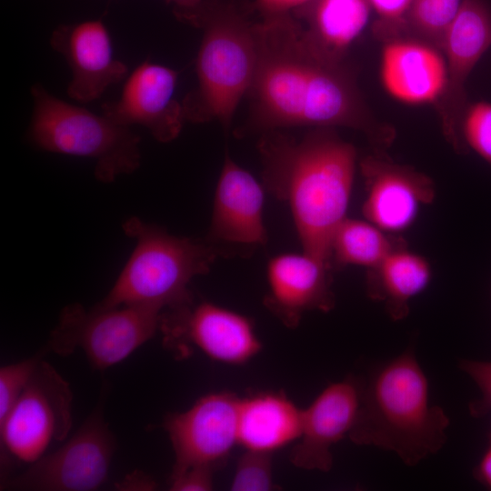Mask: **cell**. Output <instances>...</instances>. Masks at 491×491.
Instances as JSON below:
<instances>
[{
  "instance_id": "obj_5",
  "label": "cell",
  "mask_w": 491,
  "mask_h": 491,
  "mask_svg": "<svg viewBox=\"0 0 491 491\" xmlns=\"http://www.w3.org/2000/svg\"><path fill=\"white\" fill-rule=\"evenodd\" d=\"M122 227L135 246L110 291L94 307L147 304L165 310L193 303L191 281L208 273L221 251L206 240L173 235L137 216Z\"/></svg>"
},
{
  "instance_id": "obj_4",
  "label": "cell",
  "mask_w": 491,
  "mask_h": 491,
  "mask_svg": "<svg viewBox=\"0 0 491 491\" xmlns=\"http://www.w3.org/2000/svg\"><path fill=\"white\" fill-rule=\"evenodd\" d=\"M174 12L203 31L196 59L198 84L182 103L185 120H215L228 130L255 76L256 23L235 4L219 0H204L195 8Z\"/></svg>"
},
{
  "instance_id": "obj_15",
  "label": "cell",
  "mask_w": 491,
  "mask_h": 491,
  "mask_svg": "<svg viewBox=\"0 0 491 491\" xmlns=\"http://www.w3.org/2000/svg\"><path fill=\"white\" fill-rule=\"evenodd\" d=\"M52 48L66 60L72 73L66 93L79 103L99 98L127 74L114 55L111 38L101 20L61 25L52 33Z\"/></svg>"
},
{
  "instance_id": "obj_13",
  "label": "cell",
  "mask_w": 491,
  "mask_h": 491,
  "mask_svg": "<svg viewBox=\"0 0 491 491\" xmlns=\"http://www.w3.org/2000/svg\"><path fill=\"white\" fill-rule=\"evenodd\" d=\"M360 168L366 185L362 213L389 235L407 229L421 207L434 200L435 185L426 175L383 153L365 157Z\"/></svg>"
},
{
  "instance_id": "obj_8",
  "label": "cell",
  "mask_w": 491,
  "mask_h": 491,
  "mask_svg": "<svg viewBox=\"0 0 491 491\" xmlns=\"http://www.w3.org/2000/svg\"><path fill=\"white\" fill-rule=\"evenodd\" d=\"M73 393L58 371L41 360L0 426L1 465L8 458L32 464L72 427Z\"/></svg>"
},
{
  "instance_id": "obj_18",
  "label": "cell",
  "mask_w": 491,
  "mask_h": 491,
  "mask_svg": "<svg viewBox=\"0 0 491 491\" xmlns=\"http://www.w3.org/2000/svg\"><path fill=\"white\" fill-rule=\"evenodd\" d=\"M330 270L329 265L305 251L272 257L266 267L265 306L288 328L296 327L308 311L332 310Z\"/></svg>"
},
{
  "instance_id": "obj_21",
  "label": "cell",
  "mask_w": 491,
  "mask_h": 491,
  "mask_svg": "<svg viewBox=\"0 0 491 491\" xmlns=\"http://www.w3.org/2000/svg\"><path fill=\"white\" fill-rule=\"evenodd\" d=\"M303 409L282 392L265 391L240 398L238 445L245 450L273 454L298 440Z\"/></svg>"
},
{
  "instance_id": "obj_19",
  "label": "cell",
  "mask_w": 491,
  "mask_h": 491,
  "mask_svg": "<svg viewBox=\"0 0 491 491\" xmlns=\"http://www.w3.org/2000/svg\"><path fill=\"white\" fill-rule=\"evenodd\" d=\"M379 75L386 92L406 105H435L446 83L441 50L411 35L385 42Z\"/></svg>"
},
{
  "instance_id": "obj_10",
  "label": "cell",
  "mask_w": 491,
  "mask_h": 491,
  "mask_svg": "<svg viewBox=\"0 0 491 491\" xmlns=\"http://www.w3.org/2000/svg\"><path fill=\"white\" fill-rule=\"evenodd\" d=\"M159 330L172 350L193 346L230 366L249 362L262 349L251 318L211 302L164 310Z\"/></svg>"
},
{
  "instance_id": "obj_2",
  "label": "cell",
  "mask_w": 491,
  "mask_h": 491,
  "mask_svg": "<svg viewBox=\"0 0 491 491\" xmlns=\"http://www.w3.org/2000/svg\"><path fill=\"white\" fill-rule=\"evenodd\" d=\"M259 151L265 185L289 206L303 251L331 266V241L346 217L356 149L334 128L317 127L301 139L266 132Z\"/></svg>"
},
{
  "instance_id": "obj_17",
  "label": "cell",
  "mask_w": 491,
  "mask_h": 491,
  "mask_svg": "<svg viewBox=\"0 0 491 491\" xmlns=\"http://www.w3.org/2000/svg\"><path fill=\"white\" fill-rule=\"evenodd\" d=\"M360 392L361 383L347 377L327 386L303 409L301 435L290 454L295 466L330 471L331 448L352 429L359 409Z\"/></svg>"
},
{
  "instance_id": "obj_34",
  "label": "cell",
  "mask_w": 491,
  "mask_h": 491,
  "mask_svg": "<svg viewBox=\"0 0 491 491\" xmlns=\"http://www.w3.org/2000/svg\"><path fill=\"white\" fill-rule=\"evenodd\" d=\"M204 0H166L174 5V10H188L196 7Z\"/></svg>"
},
{
  "instance_id": "obj_6",
  "label": "cell",
  "mask_w": 491,
  "mask_h": 491,
  "mask_svg": "<svg viewBox=\"0 0 491 491\" xmlns=\"http://www.w3.org/2000/svg\"><path fill=\"white\" fill-rule=\"evenodd\" d=\"M31 95L28 137L36 147L93 159L95 176L103 183L138 169L141 139L130 127L61 100L40 84L32 86Z\"/></svg>"
},
{
  "instance_id": "obj_33",
  "label": "cell",
  "mask_w": 491,
  "mask_h": 491,
  "mask_svg": "<svg viewBox=\"0 0 491 491\" xmlns=\"http://www.w3.org/2000/svg\"><path fill=\"white\" fill-rule=\"evenodd\" d=\"M474 476L491 490V446L486 450L474 469Z\"/></svg>"
},
{
  "instance_id": "obj_20",
  "label": "cell",
  "mask_w": 491,
  "mask_h": 491,
  "mask_svg": "<svg viewBox=\"0 0 491 491\" xmlns=\"http://www.w3.org/2000/svg\"><path fill=\"white\" fill-rule=\"evenodd\" d=\"M371 10L368 0H312L295 10L293 15L319 55L343 62L366 27Z\"/></svg>"
},
{
  "instance_id": "obj_12",
  "label": "cell",
  "mask_w": 491,
  "mask_h": 491,
  "mask_svg": "<svg viewBox=\"0 0 491 491\" xmlns=\"http://www.w3.org/2000/svg\"><path fill=\"white\" fill-rule=\"evenodd\" d=\"M491 45V10L482 0H462L442 45L446 83L434 105L447 142L457 152L465 148L461 123L467 107L466 84L473 68Z\"/></svg>"
},
{
  "instance_id": "obj_30",
  "label": "cell",
  "mask_w": 491,
  "mask_h": 491,
  "mask_svg": "<svg viewBox=\"0 0 491 491\" xmlns=\"http://www.w3.org/2000/svg\"><path fill=\"white\" fill-rule=\"evenodd\" d=\"M214 470L200 466L171 473L169 489L172 491H208L214 487Z\"/></svg>"
},
{
  "instance_id": "obj_25",
  "label": "cell",
  "mask_w": 491,
  "mask_h": 491,
  "mask_svg": "<svg viewBox=\"0 0 491 491\" xmlns=\"http://www.w3.org/2000/svg\"><path fill=\"white\" fill-rule=\"evenodd\" d=\"M239 457L230 489L233 491H269L273 480L272 454L245 450Z\"/></svg>"
},
{
  "instance_id": "obj_23",
  "label": "cell",
  "mask_w": 491,
  "mask_h": 491,
  "mask_svg": "<svg viewBox=\"0 0 491 491\" xmlns=\"http://www.w3.org/2000/svg\"><path fill=\"white\" fill-rule=\"evenodd\" d=\"M399 244L367 220L346 217L331 241V266H357L374 269Z\"/></svg>"
},
{
  "instance_id": "obj_14",
  "label": "cell",
  "mask_w": 491,
  "mask_h": 491,
  "mask_svg": "<svg viewBox=\"0 0 491 491\" xmlns=\"http://www.w3.org/2000/svg\"><path fill=\"white\" fill-rule=\"evenodd\" d=\"M176 82V71L145 61L128 76L119 99L102 105V114L125 126L142 125L158 142H171L185 121L175 98Z\"/></svg>"
},
{
  "instance_id": "obj_22",
  "label": "cell",
  "mask_w": 491,
  "mask_h": 491,
  "mask_svg": "<svg viewBox=\"0 0 491 491\" xmlns=\"http://www.w3.org/2000/svg\"><path fill=\"white\" fill-rule=\"evenodd\" d=\"M431 277L426 258L398 246L378 266L368 270L367 293L385 304L393 320H401L409 312V302L428 286Z\"/></svg>"
},
{
  "instance_id": "obj_32",
  "label": "cell",
  "mask_w": 491,
  "mask_h": 491,
  "mask_svg": "<svg viewBox=\"0 0 491 491\" xmlns=\"http://www.w3.org/2000/svg\"><path fill=\"white\" fill-rule=\"evenodd\" d=\"M115 487L120 491H152L157 488V484L149 475L134 471L115 483Z\"/></svg>"
},
{
  "instance_id": "obj_24",
  "label": "cell",
  "mask_w": 491,
  "mask_h": 491,
  "mask_svg": "<svg viewBox=\"0 0 491 491\" xmlns=\"http://www.w3.org/2000/svg\"><path fill=\"white\" fill-rule=\"evenodd\" d=\"M461 4L462 0H412L406 16V35L441 50L445 35Z\"/></svg>"
},
{
  "instance_id": "obj_28",
  "label": "cell",
  "mask_w": 491,
  "mask_h": 491,
  "mask_svg": "<svg viewBox=\"0 0 491 491\" xmlns=\"http://www.w3.org/2000/svg\"><path fill=\"white\" fill-rule=\"evenodd\" d=\"M378 19L373 25L374 35L384 42L406 35V16L412 0H368Z\"/></svg>"
},
{
  "instance_id": "obj_26",
  "label": "cell",
  "mask_w": 491,
  "mask_h": 491,
  "mask_svg": "<svg viewBox=\"0 0 491 491\" xmlns=\"http://www.w3.org/2000/svg\"><path fill=\"white\" fill-rule=\"evenodd\" d=\"M465 145L491 165V104L476 102L467 105L461 123Z\"/></svg>"
},
{
  "instance_id": "obj_3",
  "label": "cell",
  "mask_w": 491,
  "mask_h": 491,
  "mask_svg": "<svg viewBox=\"0 0 491 491\" xmlns=\"http://www.w3.org/2000/svg\"><path fill=\"white\" fill-rule=\"evenodd\" d=\"M450 420L429 401V385L413 349L374 370L361 383L360 405L348 436L358 446L396 454L415 466L447 440Z\"/></svg>"
},
{
  "instance_id": "obj_9",
  "label": "cell",
  "mask_w": 491,
  "mask_h": 491,
  "mask_svg": "<svg viewBox=\"0 0 491 491\" xmlns=\"http://www.w3.org/2000/svg\"><path fill=\"white\" fill-rule=\"evenodd\" d=\"M105 393L97 407L78 430L57 450L29 465L1 487L24 491H93L107 479L116 441L103 409Z\"/></svg>"
},
{
  "instance_id": "obj_11",
  "label": "cell",
  "mask_w": 491,
  "mask_h": 491,
  "mask_svg": "<svg viewBox=\"0 0 491 491\" xmlns=\"http://www.w3.org/2000/svg\"><path fill=\"white\" fill-rule=\"evenodd\" d=\"M240 398L230 392H214L198 398L183 412L167 415L164 429L174 453L172 473L200 466H222L238 445Z\"/></svg>"
},
{
  "instance_id": "obj_1",
  "label": "cell",
  "mask_w": 491,
  "mask_h": 491,
  "mask_svg": "<svg viewBox=\"0 0 491 491\" xmlns=\"http://www.w3.org/2000/svg\"><path fill=\"white\" fill-rule=\"evenodd\" d=\"M256 32L249 128L341 126L363 133L379 152L391 145L395 129L375 116L354 70L319 55L292 14L261 18Z\"/></svg>"
},
{
  "instance_id": "obj_27",
  "label": "cell",
  "mask_w": 491,
  "mask_h": 491,
  "mask_svg": "<svg viewBox=\"0 0 491 491\" xmlns=\"http://www.w3.org/2000/svg\"><path fill=\"white\" fill-rule=\"evenodd\" d=\"M22 361L5 365L0 368V426L5 422L18 400L44 353Z\"/></svg>"
},
{
  "instance_id": "obj_16",
  "label": "cell",
  "mask_w": 491,
  "mask_h": 491,
  "mask_svg": "<svg viewBox=\"0 0 491 491\" xmlns=\"http://www.w3.org/2000/svg\"><path fill=\"white\" fill-rule=\"evenodd\" d=\"M263 211V186L253 175L225 155L205 240L219 250L220 246L240 249L264 246L267 233Z\"/></svg>"
},
{
  "instance_id": "obj_7",
  "label": "cell",
  "mask_w": 491,
  "mask_h": 491,
  "mask_svg": "<svg viewBox=\"0 0 491 491\" xmlns=\"http://www.w3.org/2000/svg\"><path fill=\"white\" fill-rule=\"evenodd\" d=\"M163 311L147 304L90 310L80 304L68 305L50 333L45 351L67 356L81 349L94 369H106L155 336Z\"/></svg>"
},
{
  "instance_id": "obj_31",
  "label": "cell",
  "mask_w": 491,
  "mask_h": 491,
  "mask_svg": "<svg viewBox=\"0 0 491 491\" xmlns=\"http://www.w3.org/2000/svg\"><path fill=\"white\" fill-rule=\"evenodd\" d=\"M312 0H256L253 9L262 18L273 17L292 14L295 10L304 6Z\"/></svg>"
},
{
  "instance_id": "obj_29",
  "label": "cell",
  "mask_w": 491,
  "mask_h": 491,
  "mask_svg": "<svg viewBox=\"0 0 491 491\" xmlns=\"http://www.w3.org/2000/svg\"><path fill=\"white\" fill-rule=\"evenodd\" d=\"M458 367L477 386L481 396L469 404L474 417H483L491 412V361L461 359Z\"/></svg>"
}]
</instances>
